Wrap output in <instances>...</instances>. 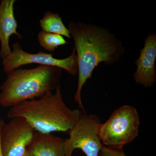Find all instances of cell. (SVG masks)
<instances>
[{
	"mask_svg": "<svg viewBox=\"0 0 156 156\" xmlns=\"http://www.w3.org/2000/svg\"><path fill=\"white\" fill-rule=\"evenodd\" d=\"M98 156H127L123 149L113 148L107 147H102Z\"/></svg>",
	"mask_w": 156,
	"mask_h": 156,
	"instance_id": "13",
	"label": "cell"
},
{
	"mask_svg": "<svg viewBox=\"0 0 156 156\" xmlns=\"http://www.w3.org/2000/svg\"><path fill=\"white\" fill-rule=\"evenodd\" d=\"M38 39L42 48L51 52L54 51L58 46L68 43L60 35L45 32L43 31L40 32L38 34Z\"/></svg>",
	"mask_w": 156,
	"mask_h": 156,
	"instance_id": "12",
	"label": "cell"
},
{
	"mask_svg": "<svg viewBox=\"0 0 156 156\" xmlns=\"http://www.w3.org/2000/svg\"><path fill=\"white\" fill-rule=\"evenodd\" d=\"M140 124L137 110L131 105L116 109L105 122L101 124L99 135L104 146L123 149L138 136Z\"/></svg>",
	"mask_w": 156,
	"mask_h": 156,
	"instance_id": "4",
	"label": "cell"
},
{
	"mask_svg": "<svg viewBox=\"0 0 156 156\" xmlns=\"http://www.w3.org/2000/svg\"><path fill=\"white\" fill-rule=\"evenodd\" d=\"M55 90V93L50 91L38 99L26 101L11 108L8 118L22 117L35 131L43 134L68 132L83 112L68 107L62 98L60 85Z\"/></svg>",
	"mask_w": 156,
	"mask_h": 156,
	"instance_id": "2",
	"label": "cell"
},
{
	"mask_svg": "<svg viewBox=\"0 0 156 156\" xmlns=\"http://www.w3.org/2000/svg\"><path fill=\"white\" fill-rule=\"evenodd\" d=\"M61 77V69L48 66L9 72L0 88V105L11 108L26 101L41 97L60 85Z\"/></svg>",
	"mask_w": 156,
	"mask_h": 156,
	"instance_id": "3",
	"label": "cell"
},
{
	"mask_svg": "<svg viewBox=\"0 0 156 156\" xmlns=\"http://www.w3.org/2000/svg\"><path fill=\"white\" fill-rule=\"evenodd\" d=\"M12 47L13 50L11 53L3 59L4 70L7 73L22 66L36 63L59 68L73 76L78 74L77 60L75 48L70 56L63 59H58L54 58L52 53L41 52L35 54L27 53L21 49L18 43H14Z\"/></svg>",
	"mask_w": 156,
	"mask_h": 156,
	"instance_id": "6",
	"label": "cell"
},
{
	"mask_svg": "<svg viewBox=\"0 0 156 156\" xmlns=\"http://www.w3.org/2000/svg\"><path fill=\"white\" fill-rule=\"evenodd\" d=\"M101 124L99 117L83 112L68 132L69 137L66 139L65 151L73 153L79 149L87 156H98L103 147L99 135Z\"/></svg>",
	"mask_w": 156,
	"mask_h": 156,
	"instance_id": "5",
	"label": "cell"
},
{
	"mask_svg": "<svg viewBox=\"0 0 156 156\" xmlns=\"http://www.w3.org/2000/svg\"><path fill=\"white\" fill-rule=\"evenodd\" d=\"M5 123L4 120L0 117V133H1V129L2 127L3 124ZM0 156H3L2 154V150H1V144H0Z\"/></svg>",
	"mask_w": 156,
	"mask_h": 156,
	"instance_id": "14",
	"label": "cell"
},
{
	"mask_svg": "<svg viewBox=\"0 0 156 156\" xmlns=\"http://www.w3.org/2000/svg\"><path fill=\"white\" fill-rule=\"evenodd\" d=\"M36 131L24 118H11L4 123L0 133L3 156H25Z\"/></svg>",
	"mask_w": 156,
	"mask_h": 156,
	"instance_id": "7",
	"label": "cell"
},
{
	"mask_svg": "<svg viewBox=\"0 0 156 156\" xmlns=\"http://www.w3.org/2000/svg\"><path fill=\"white\" fill-rule=\"evenodd\" d=\"M66 139L36 131L27 148L30 156H65Z\"/></svg>",
	"mask_w": 156,
	"mask_h": 156,
	"instance_id": "10",
	"label": "cell"
},
{
	"mask_svg": "<svg viewBox=\"0 0 156 156\" xmlns=\"http://www.w3.org/2000/svg\"><path fill=\"white\" fill-rule=\"evenodd\" d=\"M68 30L74 41L77 60L78 80L74 101L86 112L81 98L84 85L92 78L93 70L99 63H116L122 57L125 49L122 42L103 27L72 22Z\"/></svg>",
	"mask_w": 156,
	"mask_h": 156,
	"instance_id": "1",
	"label": "cell"
},
{
	"mask_svg": "<svg viewBox=\"0 0 156 156\" xmlns=\"http://www.w3.org/2000/svg\"><path fill=\"white\" fill-rule=\"evenodd\" d=\"M25 156H30V155L29 154L28 152H27V153L25 155Z\"/></svg>",
	"mask_w": 156,
	"mask_h": 156,
	"instance_id": "16",
	"label": "cell"
},
{
	"mask_svg": "<svg viewBox=\"0 0 156 156\" xmlns=\"http://www.w3.org/2000/svg\"><path fill=\"white\" fill-rule=\"evenodd\" d=\"M65 156H72V154L71 153L65 152Z\"/></svg>",
	"mask_w": 156,
	"mask_h": 156,
	"instance_id": "15",
	"label": "cell"
},
{
	"mask_svg": "<svg viewBox=\"0 0 156 156\" xmlns=\"http://www.w3.org/2000/svg\"><path fill=\"white\" fill-rule=\"evenodd\" d=\"M40 24L42 30L45 32L60 35L68 38H71L69 30L64 25L58 14L46 12L43 19L40 20Z\"/></svg>",
	"mask_w": 156,
	"mask_h": 156,
	"instance_id": "11",
	"label": "cell"
},
{
	"mask_svg": "<svg viewBox=\"0 0 156 156\" xmlns=\"http://www.w3.org/2000/svg\"><path fill=\"white\" fill-rule=\"evenodd\" d=\"M14 0H2L0 4V41L1 49L0 56L3 59L11 53L9 39L15 34L22 39L21 35L17 32V23L14 15Z\"/></svg>",
	"mask_w": 156,
	"mask_h": 156,
	"instance_id": "9",
	"label": "cell"
},
{
	"mask_svg": "<svg viewBox=\"0 0 156 156\" xmlns=\"http://www.w3.org/2000/svg\"><path fill=\"white\" fill-rule=\"evenodd\" d=\"M156 34H150L146 39L144 47L135 62L136 70L134 80L145 88L152 87L156 83Z\"/></svg>",
	"mask_w": 156,
	"mask_h": 156,
	"instance_id": "8",
	"label": "cell"
}]
</instances>
